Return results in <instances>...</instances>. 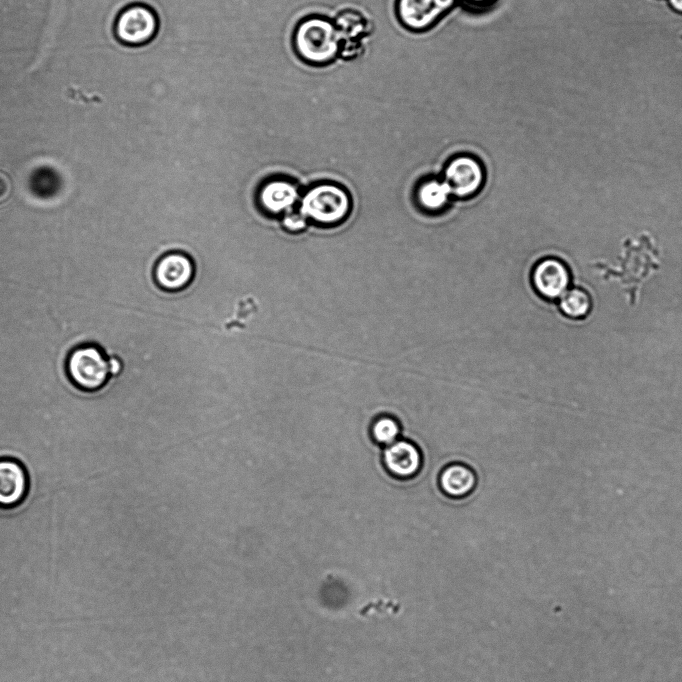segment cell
Returning <instances> with one entry per match:
<instances>
[{"label":"cell","instance_id":"ffe728a7","mask_svg":"<svg viewBox=\"0 0 682 682\" xmlns=\"http://www.w3.org/2000/svg\"><path fill=\"white\" fill-rule=\"evenodd\" d=\"M667 2L675 12L682 14V0H667Z\"/></svg>","mask_w":682,"mask_h":682},{"label":"cell","instance_id":"5bb4252c","mask_svg":"<svg viewBox=\"0 0 682 682\" xmlns=\"http://www.w3.org/2000/svg\"><path fill=\"white\" fill-rule=\"evenodd\" d=\"M439 483L442 491L449 497L462 498L468 495L476 485L473 470L463 464H451L440 474Z\"/></svg>","mask_w":682,"mask_h":682},{"label":"cell","instance_id":"9c48e42d","mask_svg":"<svg viewBox=\"0 0 682 682\" xmlns=\"http://www.w3.org/2000/svg\"><path fill=\"white\" fill-rule=\"evenodd\" d=\"M299 199L300 192L297 184L286 178L267 180L257 193L260 208L271 216H282L295 209Z\"/></svg>","mask_w":682,"mask_h":682},{"label":"cell","instance_id":"52a82bcc","mask_svg":"<svg viewBox=\"0 0 682 682\" xmlns=\"http://www.w3.org/2000/svg\"><path fill=\"white\" fill-rule=\"evenodd\" d=\"M530 284L538 296L559 299L570 287L571 273L559 258L548 256L538 260L530 270Z\"/></svg>","mask_w":682,"mask_h":682},{"label":"cell","instance_id":"8fae6325","mask_svg":"<svg viewBox=\"0 0 682 682\" xmlns=\"http://www.w3.org/2000/svg\"><path fill=\"white\" fill-rule=\"evenodd\" d=\"M333 21L341 40L340 56L343 58L357 56L363 47V40L369 34V22L366 17L360 11L346 9Z\"/></svg>","mask_w":682,"mask_h":682},{"label":"cell","instance_id":"9a60e30c","mask_svg":"<svg viewBox=\"0 0 682 682\" xmlns=\"http://www.w3.org/2000/svg\"><path fill=\"white\" fill-rule=\"evenodd\" d=\"M592 307L589 294L581 288H570L559 298V308L571 319L586 317Z\"/></svg>","mask_w":682,"mask_h":682},{"label":"cell","instance_id":"ba28073f","mask_svg":"<svg viewBox=\"0 0 682 682\" xmlns=\"http://www.w3.org/2000/svg\"><path fill=\"white\" fill-rule=\"evenodd\" d=\"M452 200L449 185L440 176L419 179L405 203L420 214L435 216L445 211Z\"/></svg>","mask_w":682,"mask_h":682},{"label":"cell","instance_id":"7a4b0ae2","mask_svg":"<svg viewBox=\"0 0 682 682\" xmlns=\"http://www.w3.org/2000/svg\"><path fill=\"white\" fill-rule=\"evenodd\" d=\"M298 209L308 221L330 228L348 219L352 213L353 199L343 185L321 182L305 191Z\"/></svg>","mask_w":682,"mask_h":682},{"label":"cell","instance_id":"5b68a950","mask_svg":"<svg viewBox=\"0 0 682 682\" xmlns=\"http://www.w3.org/2000/svg\"><path fill=\"white\" fill-rule=\"evenodd\" d=\"M160 19L149 5L133 3L124 7L114 23L116 39L128 47H140L150 43L158 34Z\"/></svg>","mask_w":682,"mask_h":682},{"label":"cell","instance_id":"e0dca14e","mask_svg":"<svg viewBox=\"0 0 682 682\" xmlns=\"http://www.w3.org/2000/svg\"><path fill=\"white\" fill-rule=\"evenodd\" d=\"M282 227L290 233H299L304 231L308 226V219L298 209L290 210L282 215Z\"/></svg>","mask_w":682,"mask_h":682},{"label":"cell","instance_id":"2e32d148","mask_svg":"<svg viewBox=\"0 0 682 682\" xmlns=\"http://www.w3.org/2000/svg\"><path fill=\"white\" fill-rule=\"evenodd\" d=\"M401 427L398 421L391 416L378 417L371 426V435L378 444L388 446L398 440Z\"/></svg>","mask_w":682,"mask_h":682},{"label":"cell","instance_id":"4fadbf2b","mask_svg":"<svg viewBox=\"0 0 682 682\" xmlns=\"http://www.w3.org/2000/svg\"><path fill=\"white\" fill-rule=\"evenodd\" d=\"M28 492V476L24 467L10 458L0 459V507L20 504Z\"/></svg>","mask_w":682,"mask_h":682},{"label":"cell","instance_id":"6da1fadb","mask_svg":"<svg viewBox=\"0 0 682 682\" xmlns=\"http://www.w3.org/2000/svg\"><path fill=\"white\" fill-rule=\"evenodd\" d=\"M293 47L297 57L306 64L322 67L333 63L341 52L334 21L323 15L305 17L296 25Z\"/></svg>","mask_w":682,"mask_h":682},{"label":"cell","instance_id":"d6986e66","mask_svg":"<svg viewBox=\"0 0 682 682\" xmlns=\"http://www.w3.org/2000/svg\"><path fill=\"white\" fill-rule=\"evenodd\" d=\"M110 373L111 375H117L122 369L121 362L118 358L116 357H110Z\"/></svg>","mask_w":682,"mask_h":682},{"label":"cell","instance_id":"277c9868","mask_svg":"<svg viewBox=\"0 0 682 682\" xmlns=\"http://www.w3.org/2000/svg\"><path fill=\"white\" fill-rule=\"evenodd\" d=\"M440 177L449 185L452 198L467 200L483 189L486 174L477 156L469 152H457L446 160Z\"/></svg>","mask_w":682,"mask_h":682},{"label":"cell","instance_id":"8992f818","mask_svg":"<svg viewBox=\"0 0 682 682\" xmlns=\"http://www.w3.org/2000/svg\"><path fill=\"white\" fill-rule=\"evenodd\" d=\"M459 0H395V14L408 31L424 32L433 28Z\"/></svg>","mask_w":682,"mask_h":682},{"label":"cell","instance_id":"ac0fdd59","mask_svg":"<svg viewBox=\"0 0 682 682\" xmlns=\"http://www.w3.org/2000/svg\"><path fill=\"white\" fill-rule=\"evenodd\" d=\"M498 0H459V4L469 12L483 13L494 7Z\"/></svg>","mask_w":682,"mask_h":682},{"label":"cell","instance_id":"3957f363","mask_svg":"<svg viewBox=\"0 0 682 682\" xmlns=\"http://www.w3.org/2000/svg\"><path fill=\"white\" fill-rule=\"evenodd\" d=\"M66 371L71 382L83 391L99 390L111 376L109 358L95 344L74 348L67 358Z\"/></svg>","mask_w":682,"mask_h":682},{"label":"cell","instance_id":"7c38bea8","mask_svg":"<svg viewBox=\"0 0 682 682\" xmlns=\"http://www.w3.org/2000/svg\"><path fill=\"white\" fill-rule=\"evenodd\" d=\"M383 462L393 476L406 479L419 472L422 456L413 442L398 439L386 446L383 452Z\"/></svg>","mask_w":682,"mask_h":682},{"label":"cell","instance_id":"30bf717a","mask_svg":"<svg viewBox=\"0 0 682 682\" xmlns=\"http://www.w3.org/2000/svg\"><path fill=\"white\" fill-rule=\"evenodd\" d=\"M193 276L192 259L181 252H171L161 256L154 268V279L164 290H181L190 284Z\"/></svg>","mask_w":682,"mask_h":682}]
</instances>
